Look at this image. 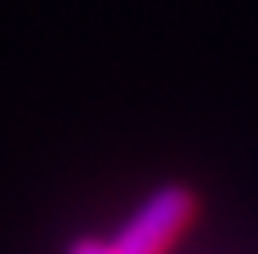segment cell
I'll use <instances>...</instances> for the list:
<instances>
[{
	"label": "cell",
	"instance_id": "obj_1",
	"mask_svg": "<svg viewBox=\"0 0 258 254\" xmlns=\"http://www.w3.org/2000/svg\"><path fill=\"white\" fill-rule=\"evenodd\" d=\"M196 200L184 184H164L137 207L129 223L110 238L113 254H164L176 235L192 223Z\"/></svg>",
	"mask_w": 258,
	"mask_h": 254
}]
</instances>
